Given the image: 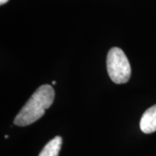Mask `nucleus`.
<instances>
[{
	"label": "nucleus",
	"instance_id": "obj_5",
	"mask_svg": "<svg viewBox=\"0 0 156 156\" xmlns=\"http://www.w3.org/2000/svg\"><path fill=\"white\" fill-rule=\"evenodd\" d=\"M8 1H9V0H0V5H3L6 4Z\"/></svg>",
	"mask_w": 156,
	"mask_h": 156
},
{
	"label": "nucleus",
	"instance_id": "obj_3",
	"mask_svg": "<svg viewBox=\"0 0 156 156\" xmlns=\"http://www.w3.org/2000/svg\"><path fill=\"white\" fill-rule=\"evenodd\" d=\"M140 130L145 134H151L156 131V105L147 108L142 115L140 122Z\"/></svg>",
	"mask_w": 156,
	"mask_h": 156
},
{
	"label": "nucleus",
	"instance_id": "obj_4",
	"mask_svg": "<svg viewBox=\"0 0 156 156\" xmlns=\"http://www.w3.org/2000/svg\"><path fill=\"white\" fill-rule=\"evenodd\" d=\"M62 143V137L56 136L54 139L50 140L44 146V147L41 151L38 156H58L61 149Z\"/></svg>",
	"mask_w": 156,
	"mask_h": 156
},
{
	"label": "nucleus",
	"instance_id": "obj_6",
	"mask_svg": "<svg viewBox=\"0 0 156 156\" xmlns=\"http://www.w3.org/2000/svg\"><path fill=\"white\" fill-rule=\"evenodd\" d=\"M52 84H53V85H55V84H56V82H55V81H53V82H52Z\"/></svg>",
	"mask_w": 156,
	"mask_h": 156
},
{
	"label": "nucleus",
	"instance_id": "obj_2",
	"mask_svg": "<svg viewBox=\"0 0 156 156\" xmlns=\"http://www.w3.org/2000/svg\"><path fill=\"white\" fill-rule=\"evenodd\" d=\"M107 69L112 81L117 84L126 83L131 76V67L123 50L113 47L107 56Z\"/></svg>",
	"mask_w": 156,
	"mask_h": 156
},
{
	"label": "nucleus",
	"instance_id": "obj_1",
	"mask_svg": "<svg viewBox=\"0 0 156 156\" xmlns=\"http://www.w3.org/2000/svg\"><path fill=\"white\" fill-rule=\"evenodd\" d=\"M54 97L55 92L50 85L45 84L39 87L15 117L14 124L24 127L37 122L52 105Z\"/></svg>",
	"mask_w": 156,
	"mask_h": 156
}]
</instances>
